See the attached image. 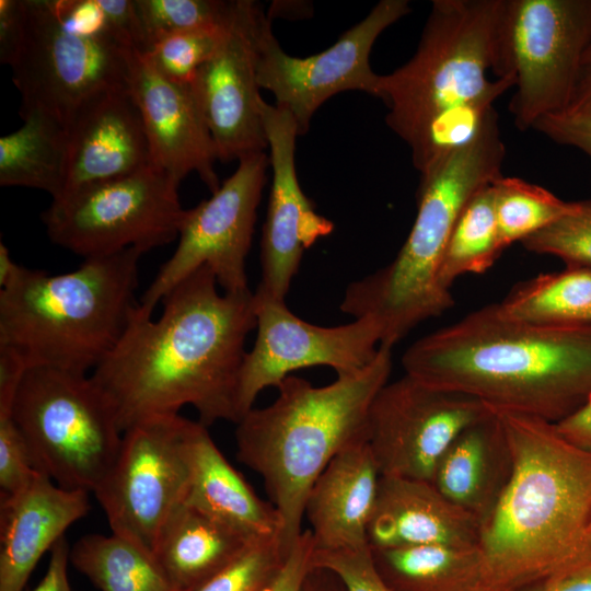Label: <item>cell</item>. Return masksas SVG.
Listing matches in <instances>:
<instances>
[{"label":"cell","mask_w":591,"mask_h":591,"mask_svg":"<svg viewBox=\"0 0 591 591\" xmlns=\"http://www.w3.org/2000/svg\"><path fill=\"white\" fill-rule=\"evenodd\" d=\"M201 266L162 299L158 320L138 304L120 340L91 378L108 399L124 433L151 417L193 406L199 422H237L245 341L256 328L251 290L220 294Z\"/></svg>","instance_id":"6da1fadb"},{"label":"cell","mask_w":591,"mask_h":591,"mask_svg":"<svg viewBox=\"0 0 591 591\" xmlns=\"http://www.w3.org/2000/svg\"><path fill=\"white\" fill-rule=\"evenodd\" d=\"M402 364L405 374L495 412L557 424L591 396V324H531L488 304L413 343Z\"/></svg>","instance_id":"7a4b0ae2"},{"label":"cell","mask_w":591,"mask_h":591,"mask_svg":"<svg viewBox=\"0 0 591 591\" xmlns=\"http://www.w3.org/2000/svg\"><path fill=\"white\" fill-rule=\"evenodd\" d=\"M512 472L480 528L486 591L520 586L591 561V453L555 424L496 412Z\"/></svg>","instance_id":"3957f363"},{"label":"cell","mask_w":591,"mask_h":591,"mask_svg":"<svg viewBox=\"0 0 591 591\" xmlns=\"http://www.w3.org/2000/svg\"><path fill=\"white\" fill-rule=\"evenodd\" d=\"M507 0H434L416 53L381 74L385 121L422 173L453 138L474 132L494 102L515 85L498 77Z\"/></svg>","instance_id":"277c9868"},{"label":"cell","mask_w":591,"mask_h":591,"mask_svg":"<svg viewBox=\"0 0 591 591\" xmlns=\"http://www.w3.org/2000/svg\"><path fill=\"white\" fill-rule=\"evenodd\" d=\"M391 371L392 347L380 345L367 367L327 385L287 376L271 404L253 407L236 422L237 459L263 478L287 554L303 533L316 478L339 452L367 439L370 406Z\"/></svg>","instance_id":"5b68a950"},{"label":"cell","mask_w":591,"mask_h":591,"mask_svg":"<svg viewBox=\"0 0 591 591\" xmlns=\"http://www.w3.org/2000/svg\"><path fill=\"white\" fill-rule=\"evenodd\" d=\"M506 155L493 107L475 135L420 175L417 215L398 254L387 266L349 283L340 310L381 325V344L393 346L420 323L453 304L438 281L454 225L470 199L502 175Z\"/></svg>","instance_id":"8992f818"},{"label":"cell","mask_w":591,"mask_h":591,"mask_svg":"<svg viewBox=\"0 0 591 591\" xmlns=\"http://www.w3.org/2000/svg\"><path fill=\"white\" fill-rule=\"evenodd\" d=\"M131 247L85 258L73 271L25 268L0 291V346L26 368L86 374L115 348L138 302L139 259Z\"/></svg>","instance_id":"52a82bcc"},{"label":"cell","mask_w":591,"mask_h":591,"mask_svg":"<svg viewBox=\"0 0 591 591\" xmlns=\"http://www.w3.org/2000/svg\"><path fill=\"white\" fill-rule=\"evenodd\" d=\"M10 416L25 440L34 468L65 489L94 493L123 440L108 399L82 373L27 369Z\"/></svg>","instance_id":"ba28073f"},{"label":"cell","mask_w":591,"mask_h":591,"mask_svg":"<svg viewBox=\"0 0 591 591\" xmlns=\"http://www.w3.org/2000/svg\"><path fill=\"white\" fill-rule=\"evenodd\" d=\"M23 32L10 63L20 116L45 112L65 125L91 97L129 86L135 49L67 26L49 0H23Z\"/></svg>","instance_id":"9c48e42d"},{"label":"cell","mask_w":591,"mask_h":591,"mask_svg":"<svg viewBox=\"0 0 591 591\" xmlns=\"http://www.w3.org/2000/svg\"><path fill=\"white\" fill-rule=\"evenodd\" d=\"M178 186L152 164L51 201L42 220L50 241L85 258L174 241L186 209Z\"/></svg>","instance_id":"30bf717a"},{"label":"cell","mask_w":591,"mask_h":591,"mask_svg":"<svg viewBox=\"0 0 591 591\" xmlns=\"http://www.w3.org/2000/svg\"><path fill=\"white\" fill-rule=\"evenodd\" d=\"M590 39L591 0H507L497 79H515L517 128L566 112Z\"/></svg>","instance_id":"8fae6325"},{"label":"cell","mask_w":591,"mask_h":591,"mask_svg":"<svg viewBox=\"0 0 591 591\" xmlns=\"http://www.w3.org/2000/svg\"><path fill=\"white\" fill-rule=\"evenodd\" d=\"M192 424L179 414L162 415L123 433L116 460L93 493L113 533L153 552L163 525L187 497Z\"/></svg>","instance_id":"7c38bea8"},{"label":"cell","mask_w":591,"mask_h":591,"mask_svg":"<svg viewBox=\"0 0 591 591\" xmlns=\"http://www.w3.org/2000/svg\"><path fill=\"white\" fill-rule=\"evenodd\" d=\"M268 165L266 152L241 158L211 197L185 211L174 253L138 302L141 315L151 317L165 294L201 266L212 270L224 292L250 290L245 262Z\"/></svg>","instance_id":"4fadbf2b"},{"label":"cell","mask_w":591,"mask_h":591,"mask_svg":"<svg viewBox=\"0 0 591 591\" xmlns=\"http://www.w3.org/2000/svg\"><path fill=\"white\" fill-rule=\"evenodd\" d=\"M409 13L407 0H381L334 45L308 57L287 54L265 14L257 34L258 85L292 115L303 136L317 108L333 95L358 90L378 97L381 74L371 69V49L385 28Z\"/></svg>","instance_id":"5bb4252c"},{"label":"cell","mask_w":591,"mask_h":591,"mask_svg":"<svg viewBox=\"0 0 591 591\" xmlns=\"http://www.w3.org/2000/svg\"><path fill=\"white\" fill-rule=\"evenodd\" d=\"M494 413L472 396L405 374L387 382L375 395L366 441L381 475L431 483L453 440Z\"/></svg>","instance_id":"9a60e30c"},{"label":"cell","mask_w":591,"mask_h":591,"mask_svg":"<svg viewBox=\"0 0 591 591\" xmlns=\"http://www.w3.org/2000/svg\"><path fill=\"white\" fill-rule=\"evenodd\" d=\"M254 297L257 334L240 373V419L263 390L277 386L296 370L325 366L337 375L347 374L367 367L376 356L382 331L371 316L339 326H318L293 314L286 301L255 292Z\"/></svg>","instance_id":"2e32d148"},{"label":"cell","mask_w":591,"mask_h":591,"mask_svg":"<svg viewBox=\"0 0 591 591\" xmlns=\"http://www.w3.org/2000/svg\"><path fill=\"white\" fill-rule=\"evenodd\" d=\"M264 15L260 3L234 0L222 43L193 81L221 161L268 149L257 82V34Z\"/></svg>","instance_id":"e0dca14e"},{"label":"cell","mask_w":591,"mask_h":591,"mask_svg":"<svg viewBox=\"0 0 591 591\" xmlns=\"http://www.w3.org/2000/svg\"><path fill=\"white\" fill-rule=\"evenodd\" d=\"M262 114L273 182L260 243L262 278L255 293L286 301L304 251L328 235L334 224L315 212L300 187L296 171L299 132L292 115L265 101Z\"/></svg>","instance_id":"ac0fdd59"},{"label":"cell","mask_w":591,"mask_h":591,"mask_svg":"<svg viewBox=\"0 0 591 591\" xmlns=\"http://www.w3.org/2000/svg\"><path fill=\"white\" fill-rule=\"evenodd\" d=\"M128 85L141 115L151 164L177 184L195 172L210 193L216 192L220 187L216 147L193 83L166 79L135 50Z\"/></svg>","instance_id":"d6986e66"},{"label":"cell","mask_w":591,"mask_h":591,"mask_svg":"<svg viewBox=\"0 0 591 591\" xmlns=\"http://www.w3.org/2000/svg\"><path fill=\"white\" fill-rule=\"evenodd\" d=\"M67 127L68 165L59 198L151 165L143 123L129 86L91 97Z\"/></svg>","instance_id":"ffe728a7"},{"label":"cell","mask_w":591,"mask_h":591,"mask_svg":"<svg viewBox=\"0 0 591 591\" xmlns=\"http://www.w3.org/2000/svg\"><path fill=\"white\" fill-rule=\"evenodd\" d=\"M89 509L88 491L40 472L21 493L0 496V591H24L38 560Z\"/></svg>","instance_id":"44dd1931"},{"label":"cell","mask_w":591,"mask_h":591,"mask_svg":"<svg viewBox=\"0 0 591 591\" xmlns=\"http://www.w3.org/2000/svg\"><path fill=\"white\" fill-rule=\"evenodd\" d=\"M371 548L478 546L480 523L427 480L381 475L368 525Z\"/></svg>","instance_id":"7402d4cb"},{"label":"cell","mask_w":591,"mask_h":591,"mask_svg":"<svg viewBox=\"0 0 591 591\" xmlns=\"http://www.w3.org/2000/svg\"><path fill=\"white\" fill-rule=\"evenodd\" d=\"M381 473L367 441L339 452L312 485L304 517L314 548L351 549L369 545L368 525Z\"/></svg>","instance_id":"603a6c76"},{"label":"cell","mask_w":591,"mask_h":591,"mask_svg":"<svg viewBox=\"0 0 591 591\" xmlns=\"http://www.w3.org/2000/svg\"><path fill=\"white\" fill-rule=\"evenodd\" d=\"M512 472V455L498 414L465 428L440 459L434 487L480 523L488 519Z\"/></svg>","instance_id":"cb8c5ba5"},{"label":"cell","mask_w":591,"mask_h":591,"mask_svg":"<svg viewBox=\"0 0 591 591\" xmlns=\"http://www.w3.org/2000/svg\"><path fill=\"white\" fill-rule=\"evenodd\" d=\"M189 462L185 503L255 537L280 534L274 506L255 494L199 421L190 428Z\"/></svg>","instance_id":"d4e9b609"},{"label":"cell","mask_w":591,"mask_h":591,"mask_svg":"<svg viewBox=\"0 0 591 591\" xmlns=\"http://www.w3.org/2000/svg\"><path fill=\"white\" fill-rule=\"evenodd\" d=\"M255 538L184 502L163 525L153 554L176 590L190 591Z\"/></svg>","instance_id":"484cf974"},{"label":"cell","mask_w":591,"mask_h":591,"mask_svg":"<svg viewBox=\"0 0 591 591\" xmlns=\"http://www.w3.org/2000/svg\"><path fill=\"white\" fill-rule=\"evenodd\" d=\"M21 117L23 125L0 138V185L39 189L57 199L66 181L68 127L42 111Z\"/></svg>","instance_id":"4316f807"},{"label":"cell","mask_w":591,"mask_h":591,"mask_svg":"<svg viewBox=\"0 0 591 591\" xmlns=\"http://www.w3.org/2000/svg\"><path fill=\"white\" fill-rule=\"evenodd\" d=\"M371 551L378 571L393 591H486L478 546L432 544Z\"/></svg>","instance_id":"83f0119b"},{"label":"cell","mask_w":591,"mask_h":591,"mask_svg":"<svg viewBox=\"0 0 591 591\" xmlns=\"http://www.w3.org/2000/svg\"><path fill=\"white\" fill-rule=\"evenodd\" d=\"M70 563L101 591H177L150 548L113 532L79 538Z\"/></svg>","instance_id":"f1b7e54d"},{"label":"cell","mask_w":591,"mask_h":591,"mask_svg":"<svg viewBox=\"0 0 591 591\" xmlns=\"http://www.w3.org/2000/svg\"><path fill=\"white\" fill-rule=\"evenodd\" d=\"M498 305L506 316L531 324H591V269L538 275L515 286Z\"/></svg>","instance_id":"f546056e"},{"label":"cell","mask_w":591,"mask_h":591,"mask_svg":"<svg viewBox=\"0 0 591 591\" xmlns=\"http://www.w3.org/2000/svg\"><path fill=\"white\" fill-rule=\"evenodd\" d=\"M503 250L498 234L491 183L470 199L454 225L438 274L440 287L451 292L459 277L485 273Z\"/></svg>","instance_id":"4dcf8cb0"},{"label":"cell","mask_w":591,"mask_h":591,"mask_svg":"<svg viewBox=\"0 0 591 591\" xmlns=\"http://www.w3.org/2000/svg\"><path fill=\"white\" fill-rule=\"evenodd\" d=\"M493 186L498 234L503 248L540 232L576 207V201L561 200L546 188L519 177L501 175Z\"/></svg>","instance_id":"1f68e13d"},{"label":"cell","mask_w":591,"mask_h":591,"mask_svg":"<svg viewBox=\"0 0 591 591\" xmlns=\"http://www.w3.org/2000/svg\"><path fill=\"white\" fill-rule=\"evenodd\" d=\"M141 36V50L174 33L225 24L233 1L218 0H134Z\"/></svg>","instance_id":"d6a6232c"},{"label":"cell","mask_w":591,"mask_h":591,"mask_svg":"<svg viewBox=\"0 0 591 591\" xmlns=\"http://www.w3.org/2000/svg\"><path fill=\"white\" fill-rule=\"evenodd\" d=\"M231 16L225 24L169 35L141 54L166 79L177 83H193L199 68L212 57L222 43Z\"/></svg>","instance_id":"836d02e7"},{"label":"cell","mask_w":591,"mask_h":591,"mask_svg":"<svg viewBox=\"0 0 591 591\" xmlns=\"http://www.w3.org/2000/svg\"><path fill=\"white\" fill-rule=\"evenodd\" d=\"M287 556L279 535L256 537L230 563L190 591H267Z\"/></svg>","instance_id":"e575fe53"},{"label":"cell","mask_w":591,"mask_h":591,"mask_svg":"<svg viewBox=\"0 0 591 591\" xmlns=\"http://www.w3.org/2000/svg\"><path fill=\"white\" fill-rule=\"evenodd\" d=\"M521 244L532 253L558 257L566 268L591 269V200L576 201L571 212Z\"/></svg>","instance_id":"d590c367"},{"label":"cell","mask_w":591,"mask_h":591,"mask_svg":"<svg viewBox=\"0 0 591 591\" xmlns=\"http://www.w3.org/2000/svg\"><path fill=\"white\" fill-rule=\"evenodd\" d=\"M312 567L335 573L346 591H393L378 571L370 545L337 551L314 548Z\"/></svg>","instance_id":"8d00e7d4"},{"label":"cell","mask_w":591,"mask_h":591,"mask_svg":"<svg viewBox=\"0 0 591 591\" xmlns=\"http://www.w3.org/2000/svg\"><path fill=\"white\" fill-rule=\"evenodd\" d=\"M23 436L10 415H0V496L24 490L37 475Z\"/></svg>","instance_id":"74e56055"},{"label":"cell","mask_w":591,"mask_h":591,"mask_svg":"<svg viewBox=\"0 0 591 591\" xmlns=\"http://www.w3.org/2000/svg\"><path fill=\"white\" fill-rule=\"evenodd\" d=\"M535 129L556 143L579 149L591 159V120L565 114L547 115L534 123Z\"/></svg>","instance_id":"f35d334b"},{"label":"cell","mask_w":591,"mask_h":591,"mask_svg":"<svg viewBox=\"0 0 591 591\" xmlns=\"http://www.w3.org/2000/svg\"><path fill=\"white\" fill-rule=\"evenodd\" d=\"M314 552L310 530L304 531L289 552L283 566L267 591H302L311 571Z\"/></svg>","instance_id":"ab89813d"},{"label":"cell","mask_w":591,"mask_h":591,"mask_svg":"<svg viewBox=\"0 0 591 591\" xmlns=\"http://www.w3.org/2000/svg\"><path fill=\"white\" fill-rule=\"evenodd\" d=\"M23 0H0V61L10 66L23 32Z\"/></svg>","instance_id":"60d3db41"},{"label":"cell","mask_w":591,"mask_h":591,"mask_svg":"<svg viewBox=\"0 0 591 591\" xmlns=\"http://www.w3.org/2000/svg\"><path fill=\"white\" fill-rule=\"evenodd\" d=\"M511 591H591V561L545 576Z\"/></svg>","instance_id":"b9f144b4"},{"label":"cell","mask_w":591,"mask_h":591,"mask_svg":"<svg viewBox=\"0 0 591 591\" xmlns=\"http://www.w3.org/2000/svg\"><path fill=\"white\" fill-rule=\"evenodd\" d=\"M26 370L25 363L15 351L0 346V415H10Z\"/></svg>","instance_id":"7bdbcfd3"},{"label":"cell","mask_w":591,"mask_h":591,"mask_svg":"<svg viewBox=\"0 0 591 591\" xmlns=\"http://www.w3.org/2000/svg\"><path fill=\"white\" fill-rule=\"evenodd\" d=\"M70 563V548L62 536L50 549L47 570L40 582L28 591H71L68 579V564Z\"/></svg>","instance_id":"ee69618b"},{"label":"cell","mask_w":591,"mask_h":591,"mask_svg":"<svg viewBox=\"0 0 591 591\" xmlns=\"http://www.w3.org/2000/svg\"><path fill=\"white\" fill-rule=\"evenodd\" d=\"M555 426L564 438L591 453V396L578 410Z\"/></svg>","instance_id":"f6af8a7d"},{"label":"cell","mask_w":591,"mask_h":591,"mask_svg":"<svg viewBox=\"0 0 591 591\" xmlns=\"http://www.w3.org/2000/svg\"><path fill=\"white\" fill-rule=\"evenodd\" d=\"M565 115L591 120V69L581 70Z\"/></svg>","instance_id":"bcb514c9"},{"label":"cell","mask_w":591,"mask_h":591,"mask_svg":"<svg viewBox=\"0 0 591 591\" xmlns=\"http://www.w3.org/2000/svg\"><path fill=\"white\" fill-rule=\"evenodd\" d=\"M302 591H346L339 578L329 570L312 568Z\"/></svg>","instance_id":"7dc6e473"},{"label":"cell","mask_w":591,"mask_h":591,"mask_svg":"<svg viewBox=\"0 0 591 591\" xmlns=\"http://www.w3.org/2000/svg\"><path fill=\"white\" fill-rule=\"evenodd\" d=\"M25 267L16 264L8 250V247L0 243V286L1 289L8 288L9 286L16 282L20 277L23 275Z\"/></svg>","instance_id":"c3c4849f"},{"label":"cell","mask_w":591,"mask_h":591,"mask_svg":"<svg viewBox=\"0 0 591 591\" xmlns=\"http://www.w3.org/2000/svg\"><path fill=\"white\" fill-rule=\"evenodd\" d=\"M586 69H591V39L588 43L581 58L580 71Z\"/></svg>","instance_id":"681fc988"}]
</instances>
